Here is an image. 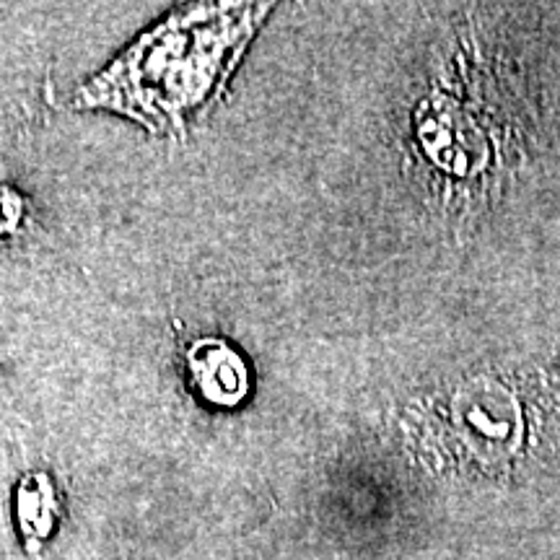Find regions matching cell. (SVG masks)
<instances>
[{
	"label": "cell",
	"mask_w": 560,
	"mask_h": 560,
	"mask_svg": "<svg viewBox=\"0 0 560 560\" xmlns=\"http://www.w3.org/2000/svg\"><path fill=\"white\" fill-rule=\"evenodd\" d=\"M272 3H195L132 42L73 104L109 109L153 136H182L219 104Z\"/></svg>",
	"instance_id": "cell-1"
},
{
	"label": "cell",
	"mask_w": 560,
	"mask_h": 560,
	"mask_svg": "<svg viewBox=\"0 0 560 560\" xmlns=\"http://www.w3.org/2000/svg\"><path fill=\"white\" fill-rule=\"evenodd\" d=\"M185 371L195 397L208 408H242L255 387L249 361L223 338L195 340L185 353Z\"/></svg>",
	"instance_id": "cell-2"
},
{
	"label": "cell",
	"mask_w": 560,
	"mask_h": 560,
	"mask_svg": "<svg viewBox=\"0 0 560 560\" xmlns=\"http://www.w3.org/2000/svg\"><path fill=\"white\" fill-rule=\"evenodd\" d=\"M19 524L32 548L52 532L55 493L47 475H30L19 486Z\"/></svg>",
	"instance_id": "cell-3"
},
{
	"label": "cell",
	"mask_w": 560,
	"mask_h": 560,
	"mask_svg": "<svg viewBox=\"0 0 560 560\" xmlns=\"http://www.w3.org/2000/svg\"><path fill=\"white\" fill-rule=\"evenodd\" d=\"M26 202L24 195L13 190L11 185H0V242L16 234L24 223Z\"/></svg>",
	"instance_id": "cell-4"
}]
</instances>
